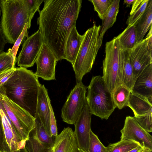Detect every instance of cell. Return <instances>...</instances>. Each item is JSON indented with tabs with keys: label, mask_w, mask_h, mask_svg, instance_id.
Masks as SVG:
<instances>
[{
	"label": "cell",
	"mask_w": 152,
	"mask_h": 152,
	"mask_svg": "<svg viewBox=\"0 0 152 152\" xmlns=\"http://www.w3.org/2000/svg\"><path fill=\"white\" fill-rule=\"evenodd\" d=\"M119 50L118 42L115 37L106 42L105 57L103 61L102 77L111 93L122 84V69L118 56Z\"/></svg>",
	"instance_id": "obj_6"
},
{
	"label": "cell",
	"mask_w": 152,
	"mask_h": 152,
	"mask_svg": "<svg viewBox=\"0 0 152 152\" xmlns=\"http://www.w3.org/2000/svg\"><path fill=\"white\" fill-rule=\"evenodd\" d=\"M115 37L118 40L120 49L126 50L132 49L135 45L137 39V32L135 25L127 27Z\"/></svg>",
	"instance_id": "obj_24"
},
{
	"label": "cell",
	"mask_w": 152,
	"mask_h": 152,
	"mask_svg": "<svg viewBox=\"0 0 152 152\" xmlns=\"http://www.w3.org/2000/svg\"><path fill=\"white\" fill-rule=\"evenodd\" d=\"M120 132L121 140L133 141L147 149L152 150V136L139 124L134 117H126Z\"/></svg>",
	"instance_id": "obj_11"
},
{
	"label": "cell",
	"mask_w": 152,
	"mask_h": 152,
	"mask_svg": "<svg viewBox=\"0 0 152 152\" xmlns=\"http://www.w3.org/2000/svg\"><path fill=\"white\" fill-rule=\"evenodd\" d=\"M84 35L78 32L76 26L73 27L67 39L64 50L65 59L73 66L75 61Z\"/></svg>",
	"instance_id": "obj_19"
},
{
	"label": "cell",
	"mask_w": 152,
	"mask_h": 152,
	"mask_svg": "<svg viewBox=\"0 0 152 152\" xmlns=\"http://www.w3.org/2000/svg\"><path fill=\"white\" fill-rule=\"evenodd\" d=\"M45 130L42 124L36 118L35 126L30 132L25 147L28 152H51L54 139Z\"/></svg>",
	"instance_id": "obj_10"
},
{
	"label": "cell",
	"mask_w": 152,
	"mask_h": 152,
	"mask_svg": "<svg viewBox=\"0 0 152 152\" xmlns=\"http://www.w3.org/2000/svg\"><path fill=\"white\" fill-rule=\"evenodd\" d=\"M133 117L144 129L149 133L152 132V113Z\"/></svg>",
	"instance_id": "obj_31"
},
{
	"label": "cell",
	"mask_w": 152,
	"mask_h": 152,
	"mask_svg": "<svg viewBox=\"0 0 152 152\" xmlns=\"http://www.w3.org/2000/svg\"><path fill=\"white\" fill-rule=\"evenodd\" d=\"M91 115L87 103L74 124V133L78 147L87 152H89Z\"/></svg>",
	"instance_id": "obj_12"
},
{
	"label": "cell",
	"mask_w": 152,
	"mask_h": 152,
	"mask_svg": "<svg viewBox=\"0 0 152 152\" xmlns=\"http://www.w3.org/2000/svg\"><path fill=\"white\" fill-rule=\"evenodd\" d=\"M140 145L133 141L121 140L116 142L109 144L106 147V152H127Z\"/></svg>",
	"instance_id": "obj_26"
},
{
	"label": "cell",
	"mask_w": 152,
	"mask_h": 152,
	"mask_svg": "<svg viewBox=\"0 0 152 152\" xmlns=\"http://www.w3.org/2000/svg\"><path fill=\"white\" fill-rule=\"evenodd\" d=\"M0 100L22 140L26 142L35 126L36 118L0 91Z\"/></svg>",
	"instance_id": "obj_7"
},
{
	"label": "cell",
	"mask_w": 152,
	"mask_h": 152,
	"mask_svg": "<svg viewBox=\"0 0 152 152\" xmlns=\"http://www.w3.org/2000/svg\"><path fill=\"white\" fill-rule=\"evenodd\" d=\"M50 110V129L51 136L56 137L58 135L56 120L54 111L51 103H49Z\"/></svg>",
	"instance_id": "obj_33"
},
{
	"label": "cell",
	"mask_w": 152,
	"mask_h": 152,
	"mask_svg": "<svg viewBox=\"0 0 152 152\" xmlns=\"http://www.w3.org/2000/svg\"><path fill=\"white\" fill-rule=\"evenodd\" d=\"M19 152H28V151L25 147L23 149H21Z\"/></svg>",
	"instance_id": "obj_42"
},
{
	"label": "cell",
	"mask_w": 152,
	"mask_h": 152,
	"mask_svg": "<svg viewBox=\"0 0 152 152\" xmlns=\"http://www.w3.org/2000/svg\"><path fill=\"white\" fill-rule=\"evenodd\" d=\"M0 115L7 152H19L25 148L26 142L21 139L9 118L0 100Z\"/></svg>",
	"instance_id": "obj_15"
},
{
	"label": "cell",
	"mask_w": 152,
	"mask_h": 152,
	"mask_svg": "<svg viewBox=\"0 0 152 152\" xmlns=\"http://www.w3.org/2000/svg\"><path fill=\"white\" fill-rule=\"evenodd\" d=\"M130 57L135 81L145 69L152 64V53L145 39L130 50Z\"/></svg>",
	"instance_id": "obj_14"
},
{
	"label": "cell",
	"mask_w": 152,
	"mask_h": 152,
	"mask_svg": "<svg viewBox=\"0 0 152 152\" xmlns=\"http://www.w3.org/2000/svg\"><path fill=\"white\" fill-rule=\"evenodd\" d=\"M149 0H143L140 5L128 18L126 22L128 27L135 25L145 10Z\"/></svg>",
	"instance_id": "obj_28"
},
{
	"label": "cell",
	"mask_w": 152,
	"mask_h": 152,
	"mask_svg": "<svg viewBox=\"0 0 152 152\" xmlns=\"http://www.w3.org/2000/svg\"><path fill=\"white\" fill-rule=\"evenodd\" d=\"M50 102L47 89L44 85H41L38 94L35 118L39 119L46 132L51 136L50 129Z\"/></svg>",
	"instance_id": "obj_16"
},
{
	"label": "cell",
	"mask_w": 152,
	"mask_h": 152,
	"mask_svg": "<svg viewBox=\"0 0 152 152\" xmlns=\"http://www.w3.org/2000/svg\"><path fill=\"white\" fill-rule=\"evenodd\" d=\"M15 68L9 69L0 73V87L5 83L13 73Z\"/></svg>",
	"instance_id": "obj_35"
},
{
	"label": "cell",
	"mask_w": 152,
	"mask_h": 152,
	"mask_svg": "<svg viewBox=\"0 0 152 152\" xmlns=\"http://www.w3.org/2000/svg\"><path fill=\"white\" fill-rule=\"evenodd\" d=\"M82 0H44L37 18L44 42L57 61L65 59L64 50L68 37L76 25Z\"/></svg>",
	"instance_id": "obj_1"
},
{
	"label": "cell",
	"mask_w": 152,
	"mask_h": 152,
	"mask_svg": "<svg viewBox=\"0 0 152 152\" xmlns=\"http://www.w3.org/2000/svg\"><path fill=\"white\" fill-rule=\"evenodd\" d=\"M87 88L86 101L91 114L107 120L115 107L102 76H93Z\"/></svg>",
	"instance_id": "obj_4"
},
{
	"label": "cell",
	"mask_w": 152,
	"mask_h": 152,
	"mask_svg": "<svg viewBox=\"0 0 152 152\" xmlns=\"http://www.w3.org/2000/svg\"><path fill=\"white\" fill-rule=\"evenodd\" d=\"M89 152H106L107 148L99 139L98 136L91 130L89 147Z\"/></svg>",
	"instance_id": "obj_30"
},
{
	"label": "cell",
	"mask_w": 152,
	"mask_h": 152,
	"mask_svg": "<svg viewBox=\"0 0 152 152\" xmlns=\"http://www.w3.org/2000/svg\"><path fill=\"white\" fill-rule=\"evenodd\" d=\"M120 1L119 0H113L111 6L102 20V24L98 39V50L102 44L103 36L105 32L113 26L116 21L119 11Z\"/></svg>",
	"instance_id": "obj_22"
},
{
	"label": "cell",
	"mask_w": 152,
	"mask_h": 152,
	"mask_svg": "<svg viewBox=\"0 0 152 152\" xmlns=\"http://www.w3.org/2000/svg\"><path fill=\"white\" fill-rule=\"evenodd\" d=\"M44 43L42 34L39 29L27 38L23 43L17 58L18 65L26 68L33 66Z\"/></svg>",
	"instance_id": "obj_9"
},
{
	"label": "cell",
	"mask_w": 152,
	"mask_h": 152,
	"mask_svg": "<svg viewBox=\"0 0 152 152\" xmlns=\"http://www.w3.org/2000/svg\"><path fill=\"white\" fill-rule=\"evenodd\" d=\"M152 0H149L144 13L135 25L137 32L136 44L143 39L148 31L152 26Z\"/></svg>",
	"instance_id": "obj_23"
},
{
	"label": "cell",
	"mask_w": 152,
	"mask_h": 152,
	"mask_svg": "<svg viewBox=\"0 0 152 152\" xmlns=\"http://www.w3.org/2000/svg\"><path fill=\"white\" fill-rule=\"evenodd\" d=\"M135 0H125L124 1V3L126 4V7H129L132 4Z\"/></svg>",
	"instance_id": "obj_40"
},
{
	"label": "cell",
	"mask_w": 152,
	"mask_h": 152,
	"mask_svg": "<svg viewBox=\"0 0 152 152\" xmlns=\"http://www.w3.org/2000/svg\"><path fill=\"white\" fill-rule=\"evenodd\" d=\"M101 25L94 23L84 34V37L75 62L72 66L76 82L91 70L97 53L98 39Z\"/></svg>",
	"instance_id": "obj_5"
},
{
	"label": "cell",
	"mask_w": 152,
	"mask_h": 152,
	"mask_svg": "<svg viewBox=\"0 0 152 152\" xmlns=\"http://www.w3.org/2000/svg\"><path fill=\"white\" fill-rule=\"evenodd\" d=\"M41 85L34 73L26 68L17 67L0 87V91L35 118L38 94Z\"/></svg>",
	"instance_id": "obj_2"
},
{
	"label": "cell",
	"mask_w": 152,
	"mask_h": 152,
	"mask_svg": "<svg viewBox=\"0 0 152 152\" xmlns=\"http://www.w3.org/2000/svg\"><path fill=\"white\" fill-rule=\"evenodd\" d=\"M28 29V24L26 23L25 24L22 32L17 39L13 47L11 49L12 52L15 58H16V55L17 51L24 37H26L27 38L29 37L27 31Z\"/></svg>",
	"instance_id": "obj_32"
},
{
	"label": "cell",
	"mask_w": 152,
	"mask_h": 152,
	"mask_svg": "<svg viewBox=\"0 0 152 152\" xmlns=\"http://www.w3.org/2000/svg\"><path fill=\"white\" fill-rule=\"evenodd\" d=\"M130 50L119 48L118 56L122 72V83L131 91L135 82L130 57Z\"/></svg>",
	"instance_id": "obj_20"
},
{
	"label": "cell",
	"mask_w": 152,
	"mask_h": 152,
	"mask_svg": "<svg viewBox=\"0 0 152 152\" xmlns=\"http://www.w3.org/2000/svg\"><path fill=\"white\" fill-rule=\"evenodd\" d=\"M87 88L82 81L76 82L61 109V117L63 121L70 124H75L87 103Z\"/></svg>",
	"instance_id": "obj_8"
},
{
	"label": "cell",
	"mask_w": 152,
	"mask_h": 152,
	"mask_svg": "<svg viewBox=\"0 0 152 152\" xmlns=\"http://www.w3.org/2000/svg\"><path fill=\"white\" fill-rule=\"evenodd\" d=\"M150 51L152 53V28L151 26L150 30L145 38Z\"/></svg>",
	"instance_id": "obj_37"
},
{
	"label": "cell",
	"mask_w": 152,
	"mask_h": 152,
	"mask_svg": "<svg viewBox=\"0 0 152 152\" xmlns=\"http://www.w3.org/2000/svg\"><path fill=\"white\" fill-rule=\"evenodd\" d=\"M131 93V91L123 84L117 88L112 93L115 108L121 110L126 106Z\"/></svg>",
	"instance_id": "obj_25"
},
{
	"label": "cell",
	"mask_w": 152,
	"mask_h": 152,
	"mask_svg": "<svg viewBox=\"0 0 152 152\" xmlns=\"http://www.w3.org/2000/svg\"><path fill=\"white\" fill-rule=\"evenodd\" d=\"M78 148L74 131L68 127L55 137L51 152H78Z\"/></svg>",
	"instance_id": "obj_17"
},
{
	"label": "cell",
	"mask_w": 152,
	"mask_h": 152,
	"mask_svg": "<svg viewBox=\"0 0 152 152\" xmlns=\"http://www.w3.org/2000/svg\"><path fill=\"white\" fill-rule=\"evenodd\" d=\"M131 93L152 97V64L146 67L136 79Z\"/></svg>",
	"instance_id": "obj_18"
},
{
	"label": "cell",
	"mask_w": 152,
	"mask_h": 152,
	"mask_svg": "<svg viewBox=\"0 0 152 152\" xmlns=\"http://www.w3.org/2000/svg\"><path fill=\"white\" fill-rule=\"evenodd\" d=\"M1 26L7 43L14 44L25 25L28 29L40 4L36 0H1Z\"/></svg>",
	"instance_id": "obj_3"
},
{
	"label": "cell",
	"mask_w": 152,
	"mask_h": 152,
	"mask_svg": "<svg viewBox=\"0 0 152 152\" xmlns=\"http://www.w3.org/2000/svg\"><path fill=\"white\" fill-rule=\"evenodd\" d=\"M57 61L53 53L44 43L35 62L37 69L35 74L38 78L45 80H56L55 68Z\"/></svg>",
	"instance_id": "obj_13"
},
{
	"label": "cell",
	"mask_w": 152,
	"mask_h": 152,
	"mask_svg": "<svg viewBox=\"0 0 152 152\" xmlns=\"http://www.w3.org/2000/svg\"><path fill=\"white\" fill-rule=\"evenodd\" d=\"M142 152H152V150H150L145 148Z\"/></svg>",
	"instance_id": "obj_41"
},
{
	"label": "cell",
	"mask_w": 152,
	"mask_h": 152,
	"mask_svg": "<svg viewBox=\"0 0 152 152\" xmlns=\"http://www.w3.org/2000/svg\"><path fill=\"white\" fill-rule=\"evenodd\" d=\"M17 62L11 48L6 52L0 53V73L9 69L15 68Z\"/></svg>",
	"instance_id": "obj_27"
},
{
	"label": "cell",
	"mask_w": 152,
	"mask_h": 152,
	"mask_svg": "<svg viewBox=\"0 0 152 152\" xmlns=\"http://www.w3.org/2000/svg\"><path fill=\"white\" fill-rule=\"evenodd\" d=\"M126 106L132 109L134 116L152 113V97L147 98L131 93Z\"/></svg>",
	"instance_id": "obj_21"
},
{
	"label": "cell",
	"mask_w": 152,
	"mask_h": 152,
	"mask_svg": "<svg viewBox=\"0 0 152 152\" xmlns=\"http://www.w3.org/2000/svg\"><path fill=\"white\" fill-rule=\"evenodd\" d=\"M143 0H135L133 3L131 10L130 13V15H132L133 12L141 4Z\"/></svg>",
	"instance_id": "obj_38"
},
{
	"label": "cell",
	"mask_w": 152,
	"mask_h": 152,
	"mask_svg": "<svg viewBox=\"0 0 152 152\" xmlns=\"http://www.w3.org/2000/svg\"><path fill=\"white\" fill-rule=\"evenodd\" d=\"M99 18L102 20L112 3V0H91Z\"/></svg>",
	"instance_id": "obj_29"
},
{
	"label": "cell",
	"mask_w": 152,
	"mask_h": 152,
	"mask_svg": "<svg viewBox=\"0 0 152 152\" xmlns=\"http://www.w3.org/2000/svg\"><path fill=\"white\" fill-rule=\"evenodd\" d=\"M1 0H0V53L4 52V47L6 44L7 43L3 33L1 26Z\"/></svg>",
	"instance_id": "obj_36"
},
{
	"label": "cell",
	"mask_w": 152,
	"mask_h": 152,
	"mask_svg": "<svg viewBox=\"0 0 152 152\" xmlns=\"http://www.w3.org/2000/svg\"><path fill=\"white\" fill-rule=\"evenodd\" d=\"M0 152H7L3 128L0 115Z\"/></svg>",
	"instance_id": "obj_34"
},
{
	"label": "cell",
	"mask_w": 152,
	"mask_h": 152,
	"mask_svg": "<svg viewBox=\"0 0 152 152\" xmlns=\"http://www.w3.org/2000/svg\"><path fill=\"white\" fill-rule=\"evenodd\" d=\"M145 148L140 145L127 152H142Z\"/></svg>",
	"instance_id": "obj_39"
}]
</instances>
